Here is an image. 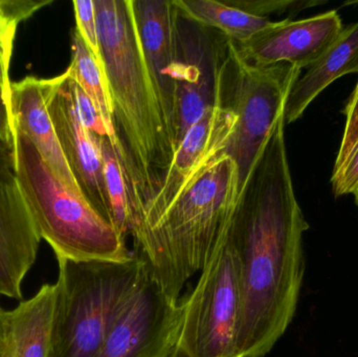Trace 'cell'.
<instances>
[{"mask_svg": "<svg viewBox=\"0 0 358 357\" xmlns=\"http://www.w3.org/2000/svg\"><path fill=\"white\" fill-rule=\"evenodd\" d=\"M284 115L248 175L234 214L240 270L239 357H264L292 323L304 277L309 228L288 163Z\"/></svg>", "mask_w": 358, "mask_h": 357, "instance_id": "6da1fadb", "label": "cell"}, {"mask_svg": "<svg viewBox=\"0 0 358 357\" xmlns=\"http://www.w3.org/2000/svg\"><path fill=\"white\" fill-rule=\"evenodd\" d=\"M101 67L113 104L117 157L127 187L132 237L176 155L171 127L141 46L132 0H94Z\"/></svg>", "mask_w": 358, "mask_h": 357, "instance_id": "7a4b0ae2", "label": "cell"}, {"mask_svg": "<svg viewBox=\"0 0 358 357\" xmlns=\"http://www.w3.org/2000/svg\"><path fill=\"white\" fill-rule=\"evenodd\" d=\"M240 194L237 163L221 153L189 182L155 226L134 240L136 255L170 299L180 301L183 287L208 263L231 226Z\"/></svg>", "mask_w": 358, "mask_h": 357, "instance_id": "3957f363", "label": "cell"}, {"mask_svg": "<svg viewBox=\"0 0 358 357\" xmlns=\"http://www.w3.org/2000/svg\"><path fill=\"white\" fill-rule=\"evenodd\" d=\"M13 142L21 193L40 239L56 258L81 262L134 258L117 228L59 178L24 133L13 129Z\"/></svg>", "mask_w": 358, "mask_h": 357, "instance_id": "277c9868", "label": "cell"}, {"mask_svg": "<svg viewBox=\"0 0 358 357\" xmlns=\"http://www.w3.org/2000/svg\"><path fill=\"white\" fill-rule=\"evenodd\" d=\"M50 357H94L134 291L144 262H81L57 258Z\"/></svg>", "mask_w": 358, "mask_h": 357, "instance_id": "5b68a950", "label": "cell"}, {"mask_svg": "<svg viewBox=\"0 0 358 357\" xmlns=\"http://www.w3.org/2000/svg\"><path fill=\"white\" fill-rule=\"evenodd\" d=\"M302 69L281 62L257 66L242 59L231 40L219 71L217 96L235 117L224 150L239 170L241 191L278 119L284 115L292 86Z\"/></svg>", "mask_w": 358, "mask_h": 357, "instance_id": "8992f818", "label": "cell"}, {"mask_svg": "<svg viewBox=\"0 0 358 357\" xmlns=\"http://www.w3.org/2000/svg\"><path fill=\"white\" fill-rule=\"evenodd\" d=\"M181 302L180 327L169 357H239L240 270L231 226Z\"/></svg>", "mask_w": 358, "mask_h": 357, "instance_id": "52a82bcc", "label": "cell"}, {"mask_svg": "<svg viewBox=\"0 0 358 357\" xmlns=\"http://www.w3.org/2000/svg\"><path fill=\"white\" fill-rule=\"evenodd\" d=\"M181 316V300L170 299L144 263L136 287L94 357H169Z\"/></svg>", "mask_w": 358, "mask_h": 357, "instance_id": "ba28073f", "label": "cell"}, {"mask_svg": "<svg viewBox=\"0 0 358 357\" xmlns=\"http://www.w3.org/2000/svg\"><path fill=\"white\" fill-rule=\"evenodd\" d=\"M227 41L219 31L213 33L212 29L179 14V68L172 125L176 150L189 129L216 103Z\"/></svg>", "mask_w": 358, "mask_h": 357, "instance_id": "9c48e42d", "label": "cell"}, {"mask_svg": "<svg viewBox=\"0 0 358 357\" xmlns=\"http://www.w3.org/2000/svg\"><path fill=\"white\" fill-rule=\"evenodd\" d=\"M44 92L59 145L82 196L113 224L100 149L78 115L69 73L44 80Z\"/></svg>", "mask_w": 358, "mask_h": 357, "instance_id": "30bf717a", "label": "cell"}, {"mask_svg": "<svg viewBox=\"0 0 358 357\" xmlns=\"http://www.w3.org/2000/svg\"><path fill=\"white\" fill-rule=\"evenodd\" d=\"M336 10L304 20L273 22L243 43H235L240 56L257 66L286 62L303 69L317 62L342 35Z\"/></svg>", "mask_w": 358, "mask_h": 357, "instance_id": "8fae6325", "label": "cell"}, {"mask_svg": "<svg viewBox=\"0 0 358 357\" xmlns=\"http://www.w3.org/2000/svg\"><path fill=\"white\" fill-rule=\"evenodd\" d=\"M235 130V117L216 103L193 126L179 145L165 182L151 201L140 231L134 240L146 232L159 219L164 212L178 198L192 180L212 161L224 152Z\"/></svg>", "mask_w": 358, "mask_h": 357, "instance_id": "7c38bea8", "label": "cell"}, {"mask_svg": "<svg viewBox=\"0 0 358 357\" xmlns=\"http://www.w3.org/2000/svg\"><path fill=\"white\" fill-rule=\"evenodd\" d=\"M40 241L15 169L0 166V296L21 300Z\"/></svg>", "mask_w": 358, "mask_h": 357, "instance_id": "4fadbf2b", "label": "cell"}, {"mask_svg": "<svg viewBox=\"0 0 358 357\" xmlns=\"http://www.w3.org/2000/svg\"><path fill=\"white\" fill-rule=\"evenodd\" d=\"M132 6L145 61L173 134L179 68L178 10L174 0H132Z\"/></svg>", "mask_w": 358, "mask_h": 357, "instance_id": "5bb4252c", "label": "cell"}, {"mask_svg": "<svg viewBox=\"0 0 358 357\" xmlns=\"http://www.w3.org/2000/svg\"><path fill=\"white\" fill-rule=\"evenodd\" d=\"M8 103L13 129L24 133L59 178L71 190L81 194L65 161L48 113L44 80L27 77L21 81L12 82Z\"/></svg>", "mask_w": 358, "mask_h": 357, "instance_id": "9a60e30c", "label": "cell"}, {"mask_svg": "<svg viewBox=\"0 0 358 357\" xmlns=\"http://www.w3.org/2000/svg\"><path fill=\"white\" fill-rule=\"evenodd\" d=\"M348 73H358V22L344 27L336 43L296 80L284 109L285 124L300 119L326 87Z\"/></svg>", "mask_w": 358, "mask_h": 357, "instance_id": "2e32d148", "label": "cell"}, {"mask_svg": "<svg viewBox=\"0 0 358 357\" xmlns=\"http://www.w3.org/2000/svg\"><path fill=\"white\" fill-rule=\"evenodd\" d=\"M56 285L44 284L6 314L8 357H50Z\"/></svg>", "mask_w": 358, "mask_h": 357, "instance_id": "e0dca14e", "label": "cell"}, {"mask_svg": "<svg viewBox=\"0 0 358 357\" xmlns=\"http://www.w3.org/2000/svg\"><path fill=\"white\" fill-rule=\"evenodd\" d=\"M179 14L197 24L222 34L234 43H243L273 21L254 16L216 0H174Z\"/></svg>", "mask_w": 358, "mask_h": 357, "instance_id": "ac0fdd59", "label": "cell"}, {"mask_svg": "<svg viewBox=\"0 0 358 357\" xmlns=\"http://www.w3.org/2000/svg\"><path fill=\"white\" fill-rule=\"evenodd\" d=\"M67 73L71 79L84 90L90 100L96 105L104 119L109 138L113 147L117 146L115 128L113 122V104L104 73L100 63L86 45L77 29L71 33V63Z\"/></svg>", "mask_w": 358, "mask_h": 357, "instance_id": "d6986e66", "label": "cell"}, {"mask_svg": "<svg viewBox=\"0 0 358 357\" xmlns=\"http://www.w3.org/2000/svg\"><path fill=\"white\" fill-rule=\"evenodd\" d=\"M102 157L105 186L110 207L111 219L117 232L126 239L131 234V213L127 187L117 151L108 138L96 136Z\"/></svg>", "mask_w": 358, "mask_h": 357, "instance_id": "ffe728a7", "label": "cell"}, {"mask_svg": "<svg viewBox=\"0 0 358 357\" xmlns=\"http://www.w3.org/2000/svg\"><path fill=\"white\" fill-rule=\"evenodd\" d=\"M50 3V0H0V87L8 96L12 83L8 71L19 23Z\"/></svg>", "mask_w": 358, "mask_h": 357, "instance_id": "44dd1931", "label": "cell"}, {"mask_svg": "<svg viewBox=\"0 0 358 357\" xmlns=\"http://www.w3.org/2000/svg\"><path fill=\"white\" fill-rule=\"evenodd\" d=\"M234 8H240L248 14L262 18H268L271 14L299 13L310 6L324 3L320 1H300V0H223Z\"/></svg>", "mask_w": 358, "mask_h": 357, "instance_id": "7402d4cb", "label": "cell"}, {"mask_svg": "<svg viewBox=\"0 0 358 357\" xmlns=\"http://www.w3.org/2000/svg\"><path fill=\"white\" fill-rule=\"evenodd\" d=\"M345 115L347 117L346 128L332 175H336L342 171L358 147V82L345 109Z\"/></svg>", "mask_w": 358, "mask_h": 357, "instance_id": "603a6c76", "label": "cell"}, {"mask_svg": "<svg viewBox=\"0 0 358 357\" xmlns=\"http://www.w3.org/2000/svg\"><path fill=\"white\" fill-rule=\"evenodd\" d=\"M76 29L92 50L101 65L100 45H99L98 24H96V8L94 0H75Z\"/></svg>", "mask_w": 358, "mask_h": 357, "instance_id": "cb8c5ba5", "label": "cell"}, {"mask_svg": "<svg viewBox=\"0 0 358 357\" xmlns=\"http://www.w3.org/2000/svg\"><path fill=\"white\" fill-rule=\"evenodd\" d=\"M71 89H73L76 109L84 127L94 136H100V138L106 136L109 138L104 119L96 109V105L73 79H71Z\"/></svg>", "mask_w": 358, "mask_h": 357, "instance_id": "d4e9b609", "label": "cell"}, {"mask_svg": "<svg viewBox=\"0 0 358 357\" xmlns=\"http://www.w3.org/2000/svg\"><path fill=\"white\" fill-rule=\"evenodd\" d=\"M331 184L336 197L355 193L358 186V147L342 171L332 175Z\"/></svg>", "mask_w": 358, "mask_h": 357, "instance_id": "484cf974", "label": "cell"}, {"mask_svg": "<svg viewBox=\"0 0 358 357\" xmlns=\"http://www.w3.org/2000/svg\"><path fill=\"white\" fill-rule=\"evenodd\" d=\"M0 138L8 145L14 146L8 96L1 87H0Z\"/></svg>", "mask_w": 358, "mask_h": 357, "instance_id": "4316f807", "label": "cell"}, {"mask_svg": "<svg viewBox=\"0 0 358 357\" xmlns=\"http://www.w3.org/2000/svg\"><path fill=\"white\" fill-rule=\"evenodd\" d=\"M0 166L15 169L14 146L0 138Z\"/></svg>", "mask_w": 358, "mask_h": 357, "instance_id": "83f0119b", "label": "cell"}, {"mask_svg": "<svg viewBox=\"0 0 358 357\" xmlns=\"http://www.w3.org/2000/svg\"><path fill=\"white\" fill-rule=\"evenodd\" d=\"M6 314L1 307H0V350L6 345Z\"/></svg>", "mask_w": 358, "mask_h": 357, "instance_id": "f1b7e54d", "label": "cell"}, {"mask_svg": "<svg viewBox=\"0 0 358 357\" xmlns=\"http://www.w3.org/2000/svg\"><path fill=\"white\" fill-rule=\"evenodd\" d=\"M0 357H8V349H6V344L4 347L0 350Z\"/></svg>", "mask_w": 358, "mask_h": 357, "instance_id": "f546056e", "label": "cell"}, {"mask_svg": "<svg viewBox=\"0 0 358 357\" xmlns=\"http://www.w3.org/2000/svg\"><path fill=\"white\" fill-rule=\"evenodd\" d=\"M353 194L355 195V199H357V207H358V186H357V188L355 189V193H353Z\"/></svg>", "mask_w": 358, "mask_h": 357, "instance_id": "4dcf8cb0", "label": "cell"}]
</instances>
